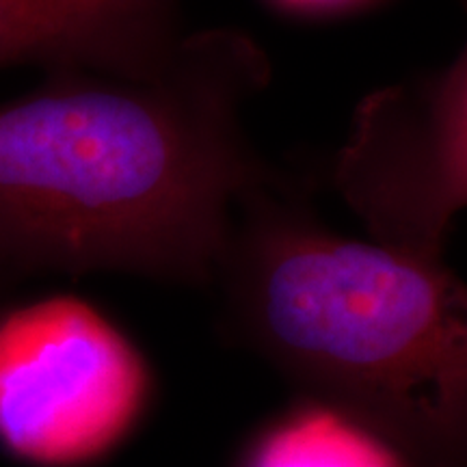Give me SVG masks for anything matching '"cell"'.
Here are the masks:
<instances>
[{"instance_id":"6da1fadb","label":"cell","mask_w":467,"mask_h":467,"mask_svg":"<svg viewBox=\"0 0 467 467\" xmlns=\"http://www.w3.org/2000/svg\"><path fill=\"white\" fill-rule=\"evenodd\" d=\"M266 80L258 44L203 31L154 76L52 72L0 104V273L214 282L273 189L243 130Z\"/></svg>"},{"instance_id":"7a4b0ae2","label":"cell","mask_w":467,"mask_h":467,"mask_svg":"<svg viewBox=\"0 0 467 467\" xmlns=\"http://www.w3.org/2000/svg\"><path fill=\"white\" fill-rule=\"evenodd\" d=\"M230 323L284 375L411 467H467V285L441 255L342 238L271 191L219 275Z\"/></svg>"},{"instance_id":"3957f363","label":"cell","mask_w":467,"mask_h":467,"mask_svg":"<svg viewBox=\"0 0 467 467\" xmlns=\"http://www.w3.org/2000/svg\"><path fill=\"white\" fill-rule=\"evenodd\" d=\"M154 399L148 359L93 303H0V452L26 467H89L121 448Z\"/></svg>"},{"instance_id":"277c9868","label":"cell","mask_w":467,"mask_h":467,"mask_svg":"<svg viewBox=\"0 0 467 467\" xmlns=\"http://www.w3.org/2000/svg\"><path fill=\"white\" fill-rule=\"evenodd\" d=\"M334 182L377 243L441 255L467 208V44L446 69L359 104Z\"/></svg>"},{"instance_id":"5b68a950","label":"cell","mask_w":467,"mask_h":467,"mask_svg":"<svg viewBox=\"0 0 467 467\" xmlns=\"http://www.w3.org/2000/svg\"><path fill=\"white\" fill-rule=\"evenodd\" d=\"M186 35L180 0H0V69L154 76Z\"/></svg>"},{"instance_id":"8992f818","label":"cell","mask_w":467,"mask_h":467,"mask_svg":"<svg viewBox=\"0 0 467 467\" xmlns=\"http://www.w3.org/2000/svg\"><path fill=\"white\" fill-rule=\"evenodd\" d=\"M238 467H411L372 426L331 402L309 399L268 422Z\"/></svg>"},{"instance_id":"52a82bcc","label":"cell","mask_w":467,"mask_h":467,"mask_svg":"<svg viewBox=\"0 0 467 467\" xmlns=\"http://www.w3.org/2000/svg\"><path fill=\"white\" fill-rule=\"evenodd\" d=\"M284 9L299 11V14H325V11H340L364 5L368 0H275Z\"/></svg>"},{"instance_id":"ba28073f","label":"cell","mask_w":467,"mask_h":467,"mask_svg":"<svg viewBox=\"0 0 467 467\" xmlns=\"http://www.w3.org/2000/svg\"><path fill=\"white\" fill-rule=\"evenodd\" d=\"M11 284H14V282H11V279H7L3 275V273H0V303H5V295H7Z\"/></svg>"}]
</instances>
